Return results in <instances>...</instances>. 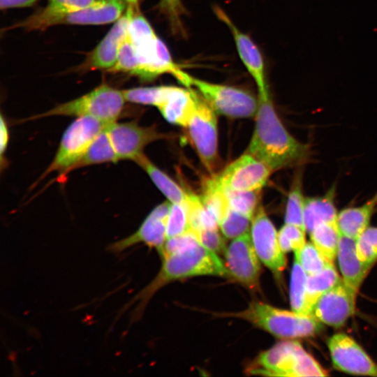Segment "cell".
<instances>
[{
    "label": "cell",
    "mask_w": 377,
    "mask_h": 377,
    "mask_svg": "<svg viewBox=\"0 0 377 377\" xmlns=\"http://www.w3.org/2000/svg\"><path fill=\"white\" fill-rule=\"evenodd\" d=\"M254 131L246 151L273 171L302 165L309 158V145L286 128L274 107L269 91L258 93Z\"/></svg>",
    "instance_id": "obj_1"
},
{
    "label": "cell",
    "mask_w": 377,
    "mask_h": 377,
    "mask_svg": "<svg viewBox=\"0 0 377 377\" xmlns=\"http://www.w3.org/2000/svg\"><path fill=\"white\" fill-rule=\"evenodd\" d=\"M228 276V270L216 253L200 243L162 259L161 267L154 278L124 308L135 304L133 320L138 319L152 296L168 283L192 276Z\"/></svg>",
    "instance_id": "obj_2"
},
{
    "label": "cell",
    "mask_w": 377,
    "mask_h": 377,
    "mask_svg": "<svg viewBox=\"0 0 377 377\" xmlns=\"http://www.w3.org/2000/svg\"><path fill=\"white\" fill-rule=\"evenodd\" d=\"M221 316L244 320L282 339L309 337L323 330L322 323L312 315L280 309L258 301L252 302L243 311Z\"/></svg>",
    "instance_id": "obj_3"
},
{
    "label": "cell",
    "mask_w": 377,
    "mask_h": 377,
    "mask_svg": "<svg viewBox=\"0 0 377 377\" xmlns=\"http://www.w3.org/2000/svg\"><path fill=\"white\" fill-rule=\"evenodd\" d=\"M250 375L326 376L327 371L296 341L283 340L260 353L247 367Z\"/></svg>",
    "instance_id": "obj_4"
},
{
    "label": "cell",
    "mask_w": 377,
    "mask_h": 377,
    "mask_svg": "<svg viewBox=\"0 0 377 377\" xmlns=\"http://www.w3.org/2000/svg\"><path fill=\"white\" fill-rule=\"evenodd\" d=\"M128 33L134 45L138 64L135 76L149 81L164 73L175 76L181 69L173 61L168 49L140 10L134 12Z\"/></svg>",
    "instance_id": "obj_5"
},
{
    "label": "cell",
    "mask_w": 377,
    "mask_h": 377,
    "mask_svg": "<svg viewBox=\"0 0 377 377\" xmlns=\"http://www.w3.org/2000/svg\"><path fill=\"white\" fill-rule=\"evenodd\" d=\"M175 77L186 87L195 89L216 114L230 118H250L256 116L258 98L246 91L206 82L182 70Z\"/></svg>",
    "instance_id": "obj_6"
},
{
    "label": "cell",
    "mask_w": 377,
    "mask_h": 377,
    "mask_svg": "<svg viewBox=\"0 0 377 377\" xmlns=\"http://www.w3.org/2000/svg\"><path fill=\"white\" fill-rule=\"evenodd\" d=\"M127 6L126 0H98L86 8L68 13H54L44 8L15 27L31 31L44 30L59 24H105L119 20Z\"/></svg>",
    "instance_id": "obj_7"
},
{
    "label": "cell",
    "mask_w": 377,
    "mask_h": 377,
    "mask_svg": "<svg viewBox=\"0 0 377 377\" xmlns=\"http://www.w3.org/2000/svg\"><path fill=\"white\" fill-rule=\"evenodd\" d=\"M126 101L123 91L101 84L82 96L57 105L32 119L55 115L91 117L108 124L117 121Z\"/></svg>",
    "instance_id": "obj_8"
},
{
    "label": "cell",
    "mask_w": 377,
    "mask_h": 377,
    "mask_svg": "<svg viewBox=\"0 0 377 377\" xmlns=\"http://www.w3.org/2000/svg\"><path fill=\"white\" fill-rule=\"evenodd\" d=\"M107 125L91 117H77L64 133L55 156L39 181L54 172L64 175L72 171L74 165Z\"/></svg>",
    "instance_id": "obj_9"
},
{
    "label": "cell",
    "mask_w": 377,
    "mask_h": 377,
    "mask_svg": "<svg viewBox=\"0 0 377 377\" xmlns=\"http://www.w3.org/2000/svg\"><path fill=\"white\" fill-rule=\"evenodd\" d=\"M193 91L195 103L185 128L202 164L213 173L219 162L216 112Z\"/></svg>",
    "instance_id": "obj_10"
},
{
    "label": "cell",
    "mask_w": 377,
    "mask_h": 377,
    "mask_svg": "<svg viewBox=\"0 0 377 377\" xmlns=\"http://www.w3.org/2000/svg\"><path fill=\"white\" fill-rule=\"evenodd\" d=\"M273 172L264 162L245 152L212 179L221 188L257 191L262 189Z\"/></svg>",
    "instance_id": "obj_11"
},
{
    "label": "cell",
    "mask_w": 377,
    "mask_h": 377,
    "mask_svg": "<svg viewBox=\"0 0 377 377\" xmlns=\"http://www.w3.org/2000/svg\"><path fill=\"white\" fill-rule=\"evenodd\" d=\"M107 131L118 160L135 161L144 154V149L150 143L168 138L155 126H142L136 121L108 124Z\"/></svg>",
    "instance_id": "obj_12"
},
{
    "label": "cell",
    "mask_w": 377,
    "mask_h": 377,
    "mask_svg": "<svg viewBox=\"0 0 377 377\" xmlns=\"http://www.w3.org/2000/svg\"><path fill=\"white\" fill-rule=\"evenodd\" d=\"M224 255L225 266L229 276L250 290L259 288L261 261L249 233L232 239Z\"/></svg>",
    "instance_id": "obj_13"
},
{
    "label": "cell",
    "mask_w": 377,
    "mask_h": 377,
    "mask_svg": "<svg viewBox=\"0 0 377 377\" xmlns=\"http://www.w3.org/2000/svg\"><path fill=\"white\" fill-rule=\"evenodd\" d=\"M251 237L260 260L274 274L279 275L286 268V259L278 239V232L260 205L250 227Z\"/></svg>",
    "instance_id": "obj_14"
},
{
    "label": "cell",
    "mask_w": 377,
    "mask_h": 377,
    "mask_svg": "<svg viewBox=\"0 0 377 377\" xmlns=\"http://www.w3.org/2000/svg\"><path fill=\"white\" fill-rule=\"evenodd\" d=\"M327 346L337 369L353 375L377 377V364L348 334L332 335L327 341Z\"/></svg>",
    "instance_id": "obj_15"
},
{
    "label": "cell",
    "mask_w": 377,
    "mask_h": 377,
    "mask_svg": "<svg viewBox=\"0 0 377 377\" xmlns=\"http://www.w3.org/2000/svg\"><path fill=\"white\" fill-rule=\"evenodd\" d=\"M170 205V201H165L157 205L135 232L110 244L108 250L120 253L134 245L143 243L155 248L159 253L167 239V220Z\"/></svg>",
    "instance_id": "obj_16"
},
{
    "label": "cell",
    "mask_w": 377,
    "mask_h": 377,
    "mask_svg": "<svg viewBox=\"0 0 377 377\" xmlns=\"http://www.w3.org/2000/svg\"><path fill=\"white\" fill-rule=\"evenodd\" d=\"M357 294L341 279L318 299L311 315L321 323L339 328L353 315Z\"/></svg>",
    "instance_id": "obj_17"
},
{
    "label": "cell",
    "mask_w": 377,
    "mask_h": 377,
    "mask_svg": "<svg viewBox=\"0 0 377 377\" xmlns=\"http://www.w3.org/2000/svg\"><path fill=\"white\" fill-rule=\"evenodd\" d=\"M214 10L219 19L230 30L239 58L253 78L258 93L269 91L265 80L263 58L257 45L247 34L237 28L224 10L218 6Z\"/></svg>",
    "instance_id": "obj_18"
},
{
    "label": "cell",
    "mask_w": 377,
    "mask_h": 377,
    "mask_svg": "<svg viewBox=\"0 0 377 377\" xmlns=\"http://www.w3.org/2000/svg\"><path fill=\"white\" fill-rule=\"evenodd\" d=\"M138 10L127 6L124 15L89 54L87 65L90 68L110 71L115 65L120 45L128 34L131 19Z\"/></svg>",
    "instance_id": "obj_19"
},
{
    "label": "cell",
    "mask_w": 377,
    "mask_h": 377,
    "mask_svg": "<svg viewBox=\"0 0 377 377\" xmlns=\"http://www.w3.org/2000/svg\"><path fill=\"white\" fill-rule=\"evenodd\" d=\"M355 244V239L341 235L337 258L343 281L357 293L372 266L360 260Z\"/></svg>",
    "instance_id": "obj_20"
},
{
    "label": "cell",
    "mask_w": 377,
    "mask_h": 377,
    "mask_svg": "<svg viewBox=\"0 0 377 377\" xmlns=\"http://www.w3.org/2000/svg\"><path fill=\"white\" fill-rule=\"evenodd\" d=\"M376 209L377 192L363 205L342 209L337 219L340 234L356 240L369 226Z\"/></svg>",
    "instance_id": "obj_21"
},
{
    "label": "cell",
    "mask_w": 377,
    "mask_h": 377,
    "mask_svg": "<svg viewBox=\"0 0 377 377\" xmlns=\"http://www.w3.org/2000/svg\"><path fill=\"white\" fill-rule=\"evenodd\" d=\"M174 87L165 101L158 107L169 123L185 128L193 109L194 91L191 87Z\"/></svg>",
    "instance_id": "obj_22"
},
{
    "label": "cell",
    "mask_w": 377,
    "mask_h": 377,
    "mask_svg": "<svg viewBox=\"0 0 377 377\" xmlns=\"http://www.w3.org/2000/svg\"><path fill=\"white\" fill-rule=\"evenodd\" d=\"M335 187H331L323 195L306 197L304 222L309 233L318 224L336 221L338 216L335 206Z\"/></svg>",
    "instance_id": "obj_23"
},
{
    "label": "cell",
    "mask_w": 377,
    "mask_h": 377,
    "mask_svg": "<svg viewBox=\"0 0 377 377\" xmlns=\"http://www.w3.org/2000/svg\"><path fill=\"white\" fill-rule=\"evenodd\" d=\"M149 175L156 187L172 203L188 204L190 193L184 190L167 174L156 167L145 154L135 161Z\"/></svg>",
    "instance_id": "obj_24"
},
{
    "label": "cell",
    "mask_w": 377,
    "mask_h": 377,
    "mask_svg": "<svg viewBox=\"0 0 377 377\" xmlns=\"http://www.w3.org/2000/svg\"><path fill=\"white\" fill-rule=\"evenodd\" d=\"M341 279L334 263H330L318 273L307 275L306 302L309 314L311 315L313 308L318 299Z\"/></svg>",
    "instance_id": "obj_25"
},
{
    "label": "cell",
    "mask_w": 377,
    "mask_h": 377,
    "mask_svg": "<svg viewBox=\"0 0 377 377\" xmlns=\"http://www.w3.org/2000/svg\"><path fill=\"white\" fill-rule=\"evenodd\" d=\"M309 235L311 241L315 246L330 263H334L337 258L341 236L337 221L323 222L317 225Z\"/></svg>",
    "instance_id": "obj_26"
},
{
    "label": "cell",
    "mask_w": 377,
    "mask_h": 377,
    "mask_svg": "<svg viewBox=\"0 0 377 377\" xmlns=\"http://www.w3.org/2000/svg\"><path fill=\"white\" fill-rule=\"evenodd\" d=\"M118 161L106 126L93 141L85 154L74 165L72 170L87 165L103 163H116Z\"/></svg>",
    "instance_id": "obj_27"
},
{
    "label": "cell",
    "mask_w": 377,
    "mask_h": 377,
    "mask_svg": "<svg viewBox=\"0 0 377 377\" xmlns=\"http://www.w3.org/2000/svg\"><path fill=\"white\" fill-rule=\"evenodd\" d=\"M221 189L229 207L252 220L260 206L261 190L234 191L226 188Z\"/></svg>",
    "instance_id": "obj_28"
},
{
    "label": "cell",
    "mask_w": 377,
    "mask_h": 377,
    "mask_svg": "<svg viewBox=\"0 0 377 377\" xmlns=\"http://www.w3.org/2000/svg\"><path fill=\"white\" fill-rule=\"evenodd\" d=\"M305 198L302 191V176L299 174L295 177L287 197L285 223L296 225L305 229L304 222Z\"/></svg>",
    "instance_id": "obj_29"
},
{
    "label": "cell",
    "mask_w": 377,
    "mask_h": 377,
    "mask_svg": "<svg viewBox=\"0 0 377 377\" xmlns=\"http://www.w3.org/2000/svg\"><path fill=\"white\" fill-rule=\"evenodd\" d=\"M306 279L307 274L298 261L294 259L290 275V303L293 311L304 314H309L306 302Z\"/></svg>",
    "instance_id": "obj_30"
},
{
    "label": "cell",
    "mask_w": 377,
    "mask_h": 377,
    "mask_svg": "<svg viewBox=\"0 0 377 377\" xmlns=\"http://www.w3.org/2000/svg\"><path fill=\"white\" fill-rule=\"evenodd\" d=\"M173 86L135 87L123 90L126 101L158 107L166 99Z\"/></svg>",
    "instance_id": "obj_31"
},
{
    "label": "cell",
    "mask_w": 377,
    "mask_h": 377,
    "mask_svg": "<svg viewBox=\"0 0 377 377\" xmlns=\"http://www.w3.org/2000/svg\"><path fill=\"white\" fill-rule=\"evenodd\" d=\"M251 220L229 206L223 213L219 226L225 237L234 239L249 232Z\"/></svg>",
    "instance_id": "obj_32"
},
{
    "label": "cell",
    "mask_w": 377,
    "mask_h": 377,
    "mask_svg": "<svg viewBox=\"0 0 377 377\" xmlns=\"http://www.w3.org/2000/svg\"><path fill=\"white\" fill-rule=\"evenodd\" d=\"M295 259L307 275L318 273L331 263L312 242H306L300 249L295 251Z\"/></svg>",
    "instance_id": "obj_33"
},
{
    "label": "cell",
    "mask_w": 377,
    "mask_h": 377,
    "mask_svg": "<svg viewBox=\"0 0 377 377\" xmlns=\"http://www.w3.org/2000/svg\"><path fill=\"white\" fill-rule=\"evenodd\" d=\"M191 230L188 204L172 203L167 220V239L176 237Z\"/></svg>",
    "instance_id": "obj_34"
},
{
    "label": "cell",
    "mask_w": 377,
    "mask_h": 377,
    "mask_svg": "<svg viewBox=\"0 0 377 377\" xmlns=\"http://www.w3.org/2000/svg\"><path fill=\"white\" fill-rule=\"evenodd\" d=\"M355 245L360 260L372 266L377 260V227L369 226L356 239Z\"/></svg>",
    "instance_id": "obj_35"
},
{
    "label": "cell",
    "mask_w": 377,
    "mask_h": 377,
    "mask_svg": "<svg viewBox=\"0 0 377 377\" xmlns=\"http://www.w3.org/2000/svg\"><path fill=\"white\" fill-rule=\"evenodd\" d=\"M306 230L293 224L285 223L278 232L282 251L286 253L297 251L306 244Z\"/></svg>",
    "instance_id": "obj_36"
},
{
    "label": "cell",
    "mask_w": 377,
    "mask_h": 377,
    "mask_svg": "<svg viewBox=\"0 0 377 377\" xmlns=\"http://www.w3.org/2000/svg\"><path fill=\"white\" fill-rule=\"evenodd\" d=\"M199 242L190 230L188 232L166 239L163 247L158 253L161 259L198 244Z\"/></svg>",
    "instance_id": "obj_37"
},
{
    "label": "cell",
    "mask_w": 377,
    "mask_h": 377,
    "mask_svg": "<svg viewBox=\"0 0 377 377\" xmlns=\"http://www.w3.org/2000/svg\"><path fill=\"white\" fill-rule=\"evenodd\" d=\"M199 243L214 253H224L226 249L223 237L215 230H200L193 232Z\"/></svg>",
    "instance_id": "obj_38"
},
{
    "label": "cell",
    "mask_w": 377,
    "mask_h": 377,
    "mask_svg": "<svg viewBox=\"0 0 377 377\" xmlns=\"http://www.w3.org/2000/svg\"><path fill=\"white\" fill-rule=\"evenodd\" d=\"M98 0H47L46 10L54 13H68L86 8Z\"/></svg>",
    "instance_id": "obj_39"
},
{
    "label": "cell",
    "mask_w": 377,
    "mask_h": 377,
    "mask_svg": "<svg viewBox=\"0 0 377 377\" xmlns=\"http://www.w3.org/2000/svg\"><path fill=\"white\" fill-rule=\"evenodd\" d=\"M161 6L168 14L172 26L179 28L180 16L183 12L181 0H162Z\"/></svg>",
    "instance_id": "obj_40"
},
{
    "label": "cell",
    "mask_w": 377,
    "mask_h": 377,
    "mask_svg": "<svg viewBox=\"0 0 377 377\" xmlns=\"http://www.w3.org/2000/svg\"><path fill=\"white\" fill-rule=\"evenodd\" d=\"M0 154L1 161L4 154L9 139L8 129L3 115H1V126H0Z\"/></svg>",
    "instance_id": "obj_41"
},
{
    "label": "cell",
    "mask_w": 377,
    "mask_h": 377,
    "mask_svg": "<svg viewBox=\"0 0 377 377\" xmlns=\"http://www.w3.org/2000/svg\"><path fill=\"white\" fill-rule=\"evenodd\" d=\"M38 0H0V8L8 9L13 8L27 7L35 3Z\"/></svg>",
    "instance_id": "obj_42"
},
{
    "label": "cell",
    "mask_w": 377,
    "mask_h": 377,
    "mask_svg": "<svg viewBox=\"0 0 377 377\" xmlns=\"http://www.w3.org/2000/svg\"><path fill=\"white\" fill-rule=\"evenodd\" d=\"M128 6L139 9L138 1L139 0H126Z\"/></svg>",
    "instance_id": "obj_43"
}]
</instances>
